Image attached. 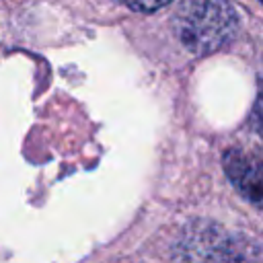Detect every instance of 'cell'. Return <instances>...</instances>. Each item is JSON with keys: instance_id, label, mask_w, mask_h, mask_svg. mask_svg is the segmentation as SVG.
Here are the masks:
<instances>
[{"instance_id": "1", "label": "cell", "mask_w": 263, "mask_h": 263, "mask_svg": "<svg viewBox=\"0 0 263 263\" xmlns=\"http://www.w3.org/2000/svg\"><path fill=\"white\" fill-rule=\"evenodd\" d=\"M173 25L181 43L201 55L224 47L234 37L238 18L228 0H183Z\"/></svg>"}, {"instance_id": "2", "label": "cell", "mask_w": 263, "mask_h": 263, "mask_svg": "<svg viewBox=\"0 0 263 263\" xmlns=\"http://www.w3.org/2000/svg\"><path fill=\"white\" fill-rule=\"evenodd\" d=\"M224 168L245 197H249L253 203L261 201V168L257 160H253L245 152L230 150L224 156Z\"/></svg>"}, {"instance_id": "3", "label": "cell", "mask_w": 263, "mask_h": 263, "mask_svg": "<svg viewBox=\"0 0 263 263\" xmlns=\"http://www.w3.org/2000/svg\"><path fill=\"white\" fill-rule=\"evenodd\" d=\"M117 2H121L123 6H127L132 10H138V12H152V10H158L164 4H168L171 0H117Z\"/></svg>"}]
</instances>
